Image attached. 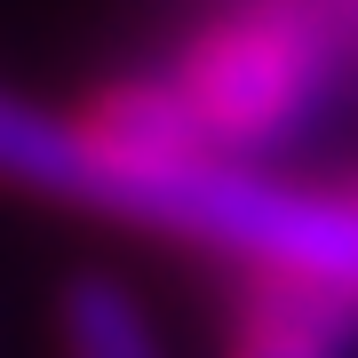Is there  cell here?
<instances>
[{"mask_svg": "<svg viewBox=\"0 0 358 358\" xmlns=\"http://www.w3.org/2000/svg\"><path fill=\"white\" fill-rule=\"evenodd\" d=\"M334 72H343V32L319 0H223L159 64L192 136L223 159L287 152L327 112Z\"/></svg>", "mask_w": 358, "mask_h": 358, "instance_id": "obj_1", "label": "cell"}, {"mask_svg": "<svg viewBox=\"0 0 358 358\" xmlns=\"http://www.w3.org/2000/svg\"><path fill=\"white\" fill-rule=\"evenodd\" d=\"M358 350V294L310 279H239L223 358H350Z\"/></svg>", "mask_w": 358, "mask_h": 358, "instance_id": "obj_2", "label": "cell"}, {"mask_svg": "<svg viewBox=\"0 0 358 358\" xmlns=\"http://www.w3.org/2000/svg\"><path fill=\"white\" fill-rule=\"evenodd\" d=\"M56 358H176L152 294L120 271H72L56 287Z\"/></svg>", "mask_w": 358, "mask_h": 358, "instance_id": "obj_3", "label": "cell"}, {"mask_svg": "<svg viewBox=\"0 0 358 358\" xmlns=\"http://www.w3.org/2000/svg\"><path fill=\"white\" fill-rule=\"evenodd\" d=\"M0 183L88 207V136H80V112L32 103L0 80Z\"/></svg>", "mask_w": 358, "mask_h": 358, "instance_id": "obj_4", "label": "cell"}, {"mask_svg": "<svg viewBox=\"0 0 358 358\" xmlns=\"http://www.w3.org/2000/svg\"><path fill=\"white\" fill-rule=\"evenodd\" d=\"M350 207H358V183H350Z\"/></svg>", "mask_w": 358, "mask_h": 358, "instance_id": "obj_5", "label": "cell"}]
</instances>
